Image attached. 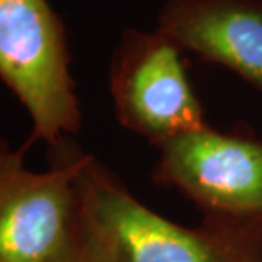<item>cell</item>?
<instances>
[{"instance_id":"6da1fadb","label":"cell","mask_w":262,"mask_h":262,"mask_svg":"<svg viewBox=\"0 0 262 262\" xmlns=\"http://www.w3.org/2000/svg\"><path fill=\"white\" fill-rule=\"evenodd\" d=\"M80 208L115 262H262V225L205 219L183 227L134 196L92 154L76 178Z\"/></svg>"},{"instance_id":"3957f363","label":"cell","mask_w":262,"mask_h":262,"mask_svg":"<svg viewBox=\"0 0 262 262\" xmlns=\"http://www.w3.org/2000/svg\"><path fill=\"white\" fill-rule=\"evenodd\" d=\"M108 85L119 124L156 147L208 125L181 49L158 29L122 32L110 61Z\"/></svg>"},{"instance_id":"7a4b0ae2","label":"cell","mask_w":262,"mask_h":262,"mask_svg":"<svg viewBox=\"0 0 262 262\" xmlns=\"http://www.w3.org/2000/svg\"><path fill=\"white\" fill-rule=\"evenodd\" d=\"M66 29L48 0H0V80L24 105V144L56 147L81 129Z\"/></svg>"},{"instance_id":"8992f818","label":"cell","mask_w":262,"mask_h":262,"mask_svg":"<svg viewBox=\"0 0 262 262\" xmlns=\"http://www.w3.org/2000/svg\"><path fill=\"white\" fill-rule=\"evenodd\" d=\"M156 29L262 93V0H166Z\"/></svg>"},{"instance_id":"5b68a950","label":"cell","mask_w":262,"mask_h":262,"mask_svg":"<svg viewBox=\"0 0 262 262\" xmlns=\"http://www.w3.org/2000/svg\"><path fill=\"white\" fill-rule=\"evenodd\" d=\"M154 180L174 188L206 219L262 225V141L211 129L161 144Z\"/></svg>"},{"instance_id":"52a82bcc","label":"cell","mask_w":262,"mask_h":262,"mask_svg":"<svg viewBox=\"0 0 262 262\" xmlns=\"http://www.w3.org/2000/svg\"><path fill=\"white\" fill-rule=\"evenodd\" d=\"M49 262H115V259L80 208L73 230Z\"/></svg>"},{"instance_id":"277c9868","label":"cell","mask_w":262,"mask_h":262,"mask_svg":"<svg viewBox=\"0 0 262 262\" xmlns=\"http://www.w3.org/2000/svg\"><path fill=\"white\" fill-rule=\"evenodd\" d=\"M53 149L51 168L34 171L27 149H12L0 132V262H49L73 230L83 150L68 141Z\"/></svg>"}]
</instances>
